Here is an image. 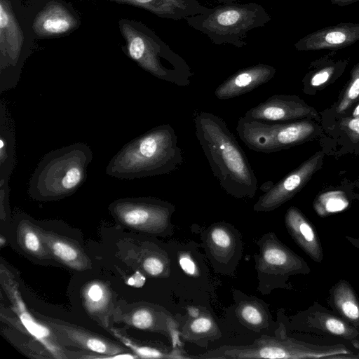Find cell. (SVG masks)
I'll list each match as a JSON object with an SVG mask.
<instances>
[{
  "instance_id": "cell-6",
  "label": "cell",
  "mask_w": 359,
  "mask_h": 359,
  "mask_svg": "<svg viewBox=\"0 0 359 359\" xmlns=\"http://www.w3.org/2000/svg\"><path fill=\"white\" fill-rule=\"evenodd\" d=\"M240 139L251 150L270 154L302 144L318 132L306 119L288 123H264L241 117L236 126Z\"/></svg>"
},
{
  "instance_id": "cell-11",
  "label": "cell",
  "mask_w": 359,
  "mask_h": 359,
  "mask_svg": "<svg viewBox=\"0 0 359 359\" xmlns=\"http://www.w3.org/2000/svg\"><path fill=\"white\" fill-rule=\"evenodd\" d=\"M317 111L298 97L275 95L248 109L244 118L264 123H288L317 116Z\"/></svg>"
},
{
  "instance_id": "cell-42",
  "label": "cell",
  "mask_w": 359,
  "mask_h": 359,
  "mask_svg": "<svg viewBox=\"0 0 359 359\" xmlns=\"http://www.w3.org/2000/svg\"><path fill=\"white\" fill-rule=\"evenodd\" d=\"M6 243L5 240L4 239V237L2 236H1V238H0V243H1V245L3 246L4 244Z\"/></svg>"
},
{
  "instance_id": "cell-34",
  "label": "cell",
  "mask_w": 359,
  "mask_h": 359,
  "mask_svg": "<svg viewBox=\"0 0 359 359\" xmlns=\"http://www.w3.org/2000/svg\"><path fill=\"white\" fill-rule=\"evenodd\" d=\"M144 270L151 276H158L164 271V264L156 257L151 256L146 258L142 264Z\"/></svg>"
},
{
  "instance_id": "cell-41",
  "label": "cell",
  "mask_w": 359,
  "mask_h": 359,
  "mask_svg": "<svg viewBox=\"0 0 359 359\" xmlns=\"http://www.w3.org/2000/svg\"><path fill=\"white\" fill-rule=\"evenodd\" d=\"M217 1L222 4H232V3H235L238 0H217Z\"/></svg>"
},
{
  "instance_id": "cell-9",
  "label": "cell",
  "mask_w": 359,
  "mask_h": 359,
  "mask_svg": "<svg viewBox=\"0 0 359 359\" xmlns=\"http://www.w3.org/2000/svg\"><path fill=\"white\" fill-rule=\"evenodd\" d=\"M294 321L302 332L340 339L359 351V330L334 311L317 302L299 313Z\"/></svg>"
},
{
  "instance_id": "cell-26",
  "label": "cell",
  "mask_w": 359,
  "mask_h": 359,
  "mask_svg": "<svg viewBox=\"0 0 359 359\" xmlns=\"http://www.w3.org/2000/svg\"><path fill=\"white\" fill-rule=\"evenodd\" d=\"M349 204V199L344 192L329 191L319 194L313 206L317 215L323 217L344 210Z\"/></svg>"
},
{
  "instance_id": "cell-19",
  "label": "cell",
  "mask_w": 359,
  "mask_h": 359,
  "mask_svg": "<svg viewBox=\"0 0 359 359\" xmlns=\"http://www.w3.org/2000/svg\"><path fill=\"white\" fill-rule=\"evenodd\" d=\"M328 304L332 311L359 330V298L348 281L341 279L330 288Z\"/></svg>"
},
{
  "instance_id": "cell-25",
  "label": "cell",
  "mask_w": 359,
  "mask_h": 359,
  "mask_svg": "<svg viewBox=\"0 0 359 359\" xmlns=\"http://www.w3.org/2000/svg\"><path fill=\"white\" fill-rule=\"evenodd\" d=\"M27 219H22L18 224V241L22 248L36 257H46L49 250L43 243L39 230Z\"/></svg>"
},
{
  "instance_id": "cell-1",
  "label": "cell",
  "mask_w": 359,
  "mask_h": 359,
  "mask_svg": "<svg viewBox=\"0 0 359 359\" xmlns=\"http://www.w3.org/2000/svg\"><path fill=\"white\" fill-rule=\"evenodd\" d=\"M196 135L221 187L237 198H251L257 180L248 159L225 121L206 111L194 118Z\"/></svg>"
},
{
  "instance_id": "cell-22",
  "label": "cell",
  "mask_w": 359,
  "mask_h": 359,
  "mask_svg": "<svg viewBox=\"0 0 359 359\" xmlns=\"http://www.w3.org/2000/svg\"><path fill=\"white\" fill-rule=\"evenodd\" d=\"M39 233L49 252L63 264L76 270L89 267L87 257L73 243L40 230Z\"/></svg>"
},
{
  "instance_id": "cell-2",
  "label": "cell",
  "mask_w": 359,
  "mask_h": 359,
  "mask_svg": "<svg viewBox=\"0 0 359 359\" xmlns=\"http://www.w3.org/2000/svg\"><path fill=\"white\" fill-rule=\"evenodd\" d=\"M183 161L175 130L163 124L123 145L109 162L106 173L122 180L161 175L177 170Z\"/></svg>"
},
{
  "instance_id": "cell-4",
  "label": "cell",
  "mask_w": 359,
  "mask_h": 359,
  "mask_svg": "<svg viewBox=\"0 0 359 359\" xmlns=\"http://www.w3.org/2000/svg\"><path fill=\"white\" fill-rule=\"evenodd\" d=\"M271 20L267 11L255 2L222 4L185 19L189 26L205 34L213 43L236 48L247 45L250 31L264 27Z\"/></svg>"
},
{
  "instance_id": "cell-21",
  "label": "cell",
  "mask_w": 359,
  "mask_h": 359,
  "mask_svg": "<svg viewBox=\"0 0 359 359\" xmlns=\"http://www.w3.org/2000/svg\"><path fill=\"white\" fill-rule=\"evenodd\" d=\"M15 132L4 100L0 102V181L8 180L15 167Z\"/></svg>"
},
{
  "instance_id": "cell-7",
  "label": "cell",
  "mask_w": 359,
  "mask_h": 359,
  "mask_svg": "<svg viewBox=\"0 0 359 359\" xmlns=\"http://www.w3.org/2000/svg\"><path fill=\"white\" fill-rule=\"evenodd\" d=\"M226 353L234 358L358 359L354 351L341 343L317 344L292 338L270 339L249 348L233 349Z\"/></svg>"
},
{
  "instance_id": "cell-17",
  "label": "cell",
  "mask_w": 359,
  "mask_h": 359,
  "mask_svg": "<svg viewBox=\"0 0 359 359\" xmlns=\"http://www.w3.org/2000/svg\"><path fill=\"white\" fill-rule=\"evenodd\" d=\"M78 25L74 16L62 4L49 2L36 15L34 32L40 36H51L67 33Z\"/></svg>"
},
{
  "instance_id": "cell-18",
  "label": "cell",
  "mask_w": 359,
  "mask_h": 359,
  "mask_svg": "<svg viewBox=\"0 0 359 359\" xmlns=\"http://www.w3.org/2000/svg\"><path fill=\"white\" fill-rule=\"evenodd\" d=\"M263 261L275 273L281 276L308 274L306 262L278 241H273L262 253Z\"/></svg>"
},
{
  "instance_id": "cell-33",
  "label": "cell",
  "mask_w": 359,
  "mask_h": 359,
  "mask_svg": "<svg viewBox=\"0 0 359 359\" xmlns=\"http://www.w3.org/2000/svg\"><path fill=\"white\" fill-rule=\"evenodd\" d=\"M242 318L252 325H259L263 320L260 311L253 305L247 304L241 310Z\"/></svg>"
},
{
  "instance_id": "cell-40",
  "label": "cell",
  "mask_w": 359,
  "mask_h": 359,
  "mask_svg": "<svg viewBox=\"0 0 359 359\" xmlns=\"http://www.w3.org/2000/svg\"><path fill=\"white\" fill-rule=\"evenodd\" d=\"M351 116H353V117L359 116V104H358L357 107L353 110Z\"/></svg>"
},
{
  "instance_id": "cell-12",
  "label": "cell",
  "mask_w": 359,
  "mask_h": 359,
  "mask_svg": "<svg viewBox=\"0 0 359 359\" xmlns=\"http://www.w3.org/2000/svg\"><path fill=\"white\" fill-rule=\"evenodd\" d=\"M23 41V33L9 2L7 0H0V81L6 77L8 70L15 71L18 79L17 69Z\"/></svg>"
},
{
  "instance_id": "cell-36",
  "label": "cell",
  "mask_w": 359,
  "mask_h": 359,
  "mask_svg": "<svg viewBox=\"0 0 359 359\" xmlns=\"http://www.w3.org/2000/svg\"><path fill=\"white\" fill-rule=\"evenodd\" d=\"M180 264L184 272L187 274L194 275L196 273L195 263L188 255H182L180 258Z\"/></svg>"
},
{
  "instance_id": "cell-31",
  "label": "cell",
  "mask_w": 359,
  "mask_h": 359,
  "mask_svg": "<svg viewBox=\"0 0 359 359\" xmlns=\"http://www.w3.org/2000/svg\"><path fill=\"white\" fill-rule=\"evenodd\" d=\"M119 337V338L124 342V344L132 349L136 355L141 358H161L163 355L158 350L145 347V346H139L136 344H134L132 341L128 339L124 338L123 337L116 334Z\"/></svg>"
},
{
  "instance_id": "cell-15",
  "label": "cell",
  "mask_w": 359,
  "mask_h": 359,
  "mask_svg": "<svg viewBox=\"0 0 359 359\" xmlns=\"http://www.w3.org/2000/svg\"><path fill=\"white\" fill-rule=\"evenodd\" d=\"M287 231L299 248L314 262L320 263L323 251L313 224L296 207L289 208L285 215Z\"/></svg>"
},
{
  "instance_id": "cell-5",
  "label": "cell",
  "mask_w": 359,
  "mask_h": 359,
  "mask_svg": "<svg viewBox=\"0 0 359 359\" xmlns=\"http://www.w3.org/2000/svg\"><path fill=\"white\" fill-rule=\"evenodd\" d=\"M129 57L156 78L180 87L190 84L194 73L184 59L154 33L126 22L120 25Z\"/></svg>"
},
{
  "instance_id": "cell-30",
  "label": "cell",
  "mask_w": 359,
  "mask_h": 359,
  "mask_svg": "<svg viewBox=\"0 0 359 359\" xmlns=\"http://www.w3.org/2000/svg\"><path fill=\"white\" fill-rule=\"evenodd\" d=\"M153 316L151 313L145 309H138L131 316L132 325L139 329L145 330L153 324Z\"/></svg>"
},
{
  "instance_id": "cell-39",
  "label": "cell",
  "mask_w": 359,
  "mask_h": 359,
  "mask_svg": "<svg viewBox=\"0 0 359 359\" xmlns=\"http://www.w3.org/2000/svg\"><path fill=\"white\" fill-rule=\"evenodd\" d=\"M189 313L191 316L196 318L198 316L199 311L197 309L191 308L189 309Z\"/></svg>"
},
{
  "instance_id": "cell-8",
  "label": "cell",
  "mask_w": 359,
  "mask_h": 359,
  "mask_svg": "<svg viewBox=\"0 0 359 359\" xmlns=\"http://www.w3.org/2000/svg\"><path fill=\"white\" fill-rule=\"evenodd\" d=\"M109 210L114 217L130 227L158 231L165 227L174 206L154 198H126L114 201Z\"/></svg>"
},
{
  "instance_id": "cell-10",
  "label": "cell",
  "mask_w": 359,
  "mask_h": 359,
  "mask_svg": "<svg viewBox=\"0 0 359 359\" xmlns=\"http://www.w3.org/2000/svg\"><path fill=\"white\" fill-rule=\"evenodd\" d=\"M324 156L323 151H318L273 184L259 198L254 210L257 212L272 211L291 199L321 168Z\"/></svg>"
},
{
  "instance_id": "cell-28",
  "label": "cell",
  "mask_w": 359,
  "mask_h": 359,
  "mask_svg": "<svg viewBox=\"0 0 359 359\" xmlns=\"http://www.w3.org/2000/svg\"><path fill=\"white\" fill-rule=\"evenodd\" d=\"M85 298L88 306L92 310L102 308L107 302L105 287L97 283H93L85 290Z\"/></svg>"
},
{
  "instance_id": "cell-16",
  "label": "cell",
  "mask_w": 359,
  "mask_h": 359,
  "mask_svg": "<svg viewBox=\"0 0 359 359\" xmlns=\"http://www.w3.org/2000/svg\"><path fill=\"white\" fill-rule=\"evenodd\" d=\"M142 8L156 15L173 20L207 13L210 8L196 0H115Z\"/></svg>"
},
{
  "instance_id": "cell-3",
  "label": "cell",
  "mask_w": 359,
  "mask_h": 359,
  "mask_svg": "<svg viewBox=\"0 0 359 359\" xmlns=\"http://www.w3.org/2000/svg\"><path fill=\"white\" fill-rule=\"evenodd\" d=\"M93 159L90 147L81 142L50 151L38 163L29 182L28 194L36 201L60 200L73 194L87 178Z\"/></svg>"
},
{
  "instance_id": "cell-38",
  "label": "cell",
  "mask_w": 359,
  "mask_h": 359,
  "mask_svg": "<svg viewBox=\"0 0 359 359\" xmlns=\"http://www.w3.org/2000/svg\"><path fill=\"white\" fill-rule=\"evenodd\" d=\"M345 238L353 247L359 250V238L350 236H346Z\"/></svg>"
},
{
  "instance_id": "cell-35",
  "label": "cell",
  "mask_w": 359,
  "mask_h": 359,
  "mask_svg": "<svg viewBox=\"0 0 359 359\" xmlns=\"http://www.w3.org/2000/svg\"><path fill=\"white\" fill-rule=\"evenodd\" d=\"M191 329L195 333H205L212 327V322L210 319L201 317L195 319L191 324Z\"/></svg>"
},
{
  "instance_id": "cell-29",
  "label": "cell",
  "mask_w": 359,
  "mask_h": 359,
  "mask_svg": "<svg viewBox=\"0 0 359 359\" xmlns=\"http://www.w3.org/2000/svg\"><path fill=\"white\" fill-rule=\"evenodd\" d=\"M212 245L217 251H226L231 245V238L229 233L222 229H215L210 234Z\"/></svg>"
},
{
  "instance_id": "cell-24",
  "label": "cell",
  "mask_w": 359,
  "mask_h": 359,
  "mask_svg": "<svg viewBox=\"0 0 359 359\" xmlns=\"http://www.w3.org/2000/svg\"><path fill=\"white\" fill-rule=\"evenodd\" d=\"M61 329L73 342L78 344L80 346L91 351L92 352L105 355L101 356H89L88 358H111L113 355L120 353L122 351L114 345L107 342L102 338L69 327H63L61 326Z\"/></svg>"
},
{
  "instance_id": "cell-14",
  "label": "cell",
  "mask_w": 359,
  "mask_h": 359,
  "mask_svg": "<svg viewBox=\"0 0 359 359\" xmlns=\"http://www.w3.org/2000/svg\"><path fill=\"white\" fill-rule=\"evenodd\" d=\"M276 72L275 67L263 63L241 69L219 84L215 95L219 100L242 95L269 82Z\"/></svg>"
},
{
  "instance_id": "cell-13",
  "label": "cell",
  "mask_w": 359,
  "mask_h": 359,
  "mask_svg": "<svg viewBox=\"0 0 359 359\" xmlns=\"http://www.w3.org/2000/svg\"><path fill=\"white\" fill-rule=\"evenodd\" d=\"M359 41V22H340L308 34L297 41V50L340 49Z\"/></svg>"
},
{
  "instance_id": "cell-32",
  "label": "cell",
  "mask_w": 359,
  "mask_h": 359,
  "mask_svg": "<svg viewBox=\"0 0 359 359\" xmlns=\"http://www.w3.org/2000/svg\"><path fill=\"white\" fill-rule=\"evenodd\" d=\"M341 126L352 141H359V116L343 118Z\"/></svg>"
},
{
  "instance_id": "cell-20",
  "label": "cell",
  "mask_w": 359,
  "mask_h": 359,
  "mask_svg": "<svg viewBox=\"0 0 359 359\" xmlns=\"http://www.w3.org/2000/svg\"><path fill=\"white\" fill-rule=\"evenodd\" d=\"M4 287L8 291V295L13 304L17 315L27 331L36 340L41 342L50 352L58 356L60 350L53 342V338L48 327L36 321L25 306L21 297L15 287L2 281ZM59 357V356H58Z\"/></svg>"
},
{
  "instance_id": "cell-27",
  "label": "cell",
  "mask_w": 359,
  "mask_h": 359,
  "mask_svg": "<svg viewBox=\"0 0 359 359\" xmlns=\"http://www.w3.org/2000/svg\"><path fill=\"white\" fill-rule=\"evenodd\" d=\"M359 97V62L353 67L351 78L336 111L344 113Z\"/></svg>"
},
{
  "instance_id": "cell-23",
  "label": "cell",
  "mask_w": 359,
  "mask_h": 359,
  "mask_svg": "<svg viewBox=\"0 0 359 359\" xmlns=\"http://www.w3.org/2000/svg\"><path fill=\"white\" fill-rule=\"evenodd\" d=\"M336 51L333 50L311 64L313 70L306 77V82L310 86H323L344 71L348 62L346 60H333Z\"/></svg>"
},
{
  "instance_id": "cell-37",
  "label": "cell",
  "mask_w": 359,
  "mask_h": 359,
  "mask_svg": "<svg viewBox=\"0 0 359 359\" xmlns=\"http://www.w3.org/2000/svg\"><path fill=\"white\" fill-rule=\"evenodd\" d=\"M333 5L346 6L359 1V0H327Z\"/></svg>"
}]
</instances>
